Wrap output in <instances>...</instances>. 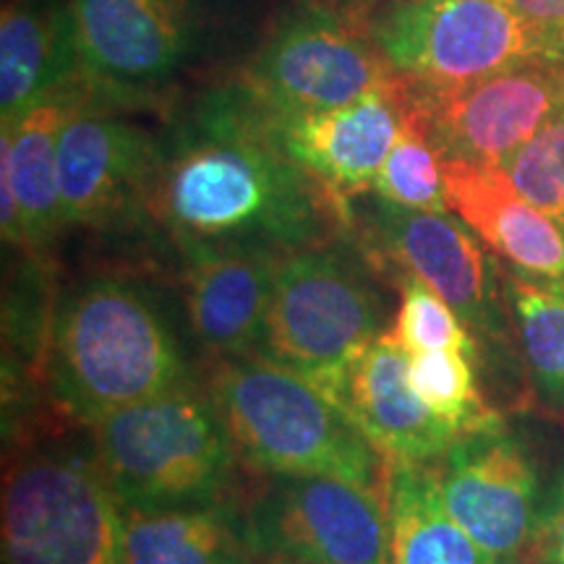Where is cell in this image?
Returning <instances> with one entry per match:
<instances>
[{
    "label": "cell",
    "mask_w": 564,
    "mask_h": 564,
    "mask_svg": "<svg viewBox=\"0 0 564 564\" xmlns=\"http://www.w3.org/2000/svg\"><path fill=\"white\" fill-rule=\"evenodd\" d=\"M144 215L175 243H253L282 253L333 243L350 223L348 204L278 150L236 84L196 97L160 139Z\"/></svg>",
    "instance_id": "obj_1"
},
{
    "label": "cell",
    "mask_w": 564,
    "mask_h": 564,
    "mask_svg": "<svg viewBox=\"0 0 564 564\" xmlns=\"http://www.w3.org/2000/svg\"><path fill=\"white\" fill-rule=\"evenodd\" d=\"M47 377L58 405L82 423L192 382L171 319L147 288L123 278H91L63 295Z\"/></svg>",
    "instance_id": "obj_2"
},
{
    "label": "cell",
    "mask_w": 564,
    "mask_h": 564,
    "mask_svg": "<svg viewBox=\"0 0 564 564\" xmlns=\"http://www.w3.org/2000/svg\"><path fill=\"white\" fill-rule=\"evenodd\" d=\"M257 476H329L387 491L390 465L319 387L264 356L217 358L204 382Z\"/></svg>",
    "instance_id": "obj_3"
},
{
    "label": "cell",
    "mask_w": 564,
    "mask_h": 564,
    "mask_svg": "<svg viewBox=\"0 0 564 564\" xmlns=\"http://www.w3.org/2000/svg\"><path fill=\"white\" fill-rule=\"evenodd\" d=\"M91 426V455L123 507L230 499L238 457L207 387L194 382L118 408Z\"/></svg>",
    "instance_id": "obj_4"
},
{
    "label": "cell",
    "mask_w": 564,
    "mask_h": 564,
    "mask_svg": "<svg viewBox=\"0 0 564 564\" xmlns=\"http://www.w3.org/2000/svg\"><path fill=\"white\" fill-rule=\"evenodd\" d=\"M324 243L280 259L259 356L285 366L340 405L361 356L384 329V299L361 259Z\"/></svg>",
    "instance_id": "obj_5"
},
{
    "label": "cell",
    "mask_w": 564,
    "mask_h": 564,
    "mask_svg": "<svg viewBox=\"0 0 564 564\" xmlns=\"http://www.w3.org/2000/svg\"><path fill=\"white\" fill-rule=\"evenodd\" d=\"M361 24L392 74L419 95L468 87L523 63L556 61L510 0H382Z\"/></svg>",
    "instance_id": "obj_6"
},
{
    "label": "cell",
    "mask_w": 564,
    "mask_h": 564,
    "mask_svg": "<svg viewBox=\"0 0 564 564\" xmlns=\"http://www.w3.org/2000/svg\"><path fill=\"white\" fill-rule=\"evenodd\" d=\"M121 523L95 455L32 453L6 470L3 564H123Z\"/></svg>",
    "instance_id": "obj_7"
},
{
    "label": "cell",
    "mask_w": 564,
    "mask_h": 564,
    "mask_svg": "<svg viewBox=\"0 0 564 564\" xmlns=\"http://www.w3.org/2000/svg\"><path fill=\"white\" fill-rule=\"evenodd\" d=\"M392 82L398 76L361 21L314 0L274 21L236 87L262 112L299 116L340 108Z\"/></svg>",
    "instance_id": "obj_8"
},
{
    "label": "cell",
    "mask_w": 564,
    "mask_h": 564,
    "mask_svg": "<svg viewBox=\"0 0 564 564\" xmlns=\"http://www.w3.org/2000/svg\"><path fill=\"white\" fill-rule=\"evenodd\" d=\"M241 505L262 564H390L387 491L329 476H259Z\"/></svg>",
    "instance_id": "obj_9"
},
{
    "label": "cell",
    "mask_w": 564,
    "mask_h": 564,
    "mask_svg": "<svg viewBox=\"0 0 564 564\" xmlns=\"http://www.w3.org/2000/svg\"><path fill=\"white\" fill-rule=\"evenodd\" d=\"M432 470L444 510L491 560L531 552L549 505L531 449L502 419L457 436Z\"/></svg>",
    "instance_id": "obj_10"
},
{
    "label": "cell",
    "mask_w": 564,
    "mask_h": 564,
    "mask_svg": "<svg viewBox=\"0 0 564 564\" xmlns=\"http://www.w3.org/2000/svg\"><path fill=\"white\" fill-rule=\"evenodd\" d=\"M364 257L379 270L426 282L440 293L470 333L494 335L502 329L494 264L484 241L455 212H419L373 196L361 217Z\"/></svg>",
    "instance_id": "obj_11"
},
{
    "label": "cell",
    "mask_w": 564,
    "mask_h": 564,
    "mask_svg": "<svg viewBox=\"0 0 564 564\" xmlns=\"http://www.w3.org/2000/svg\"><path fill=\"white\" fill-rule=\"evenodd\" d=\"M82 74L102 102H139L194 51L188 0H68Z\"/></svg>",
    "instance_id": "obj_12"
},
{
    "label": "cell",
    "mask_w": 564,
    "mask_h": 564,
    "mask_svg": "<svg viewBox=\"0 0 564 564\" xmlns=\"http://www.w3.org/2000/svg\"><path fill=\"white\" fill-rule=\"evenodd\" d=\"M160 162V137L91 97L70 112L58 141L61 223L66 228H105L144 215Z\"/></svg>",
    "instance_id": "obj_13"
},
{
    "label": "cell",
    "mask_w": 564,
    "mask_h": 564,
    "mask_svg": "<svg viewBox=\"0 0 564 564\" xmlns=\"http://www.w3.org/2000/svg\"><path fill=\"white\" fill-rule=\"evenodd\" d=\"M413 95L442 158L502 165L564 108V63L533 61L453 91Z\"/></svg>",
    "instance_id": "obj_14"
},
{
    "label": "cell",
    "mask_w": 564,
    "mask_h": 564,
    "mask_svg": "<svg viewBox=\"0 0 564 564\" xmlns=\"http://www.w3.org/2000/svg\"><path fill=\"white\" fill-rule=\"evenodd\" d=\"M408 102L411 89L398 79L333 110L299 116L257 110L278 150L348 204L371 194L373 178L403 129Z\"/></svg>",
    "instance_id": "obj_15"
},
{
    "label": "cell",
    "mask_w": 564,
    "mask_h": 564,
    "mask_svg": "<svg viewBox=\"0 0 564 564\" xmlns=\"http://www.w3.org/2000/svg\"><path fill=\"white\" fill-rule=\"evenodd\" d=\"M183 301L196 340L217 358L259 356L282 251L183 241Z\"/></svg>",
    "instance_id": "obj_16"
},
{
    "label": "cell",
    "mask_w": 564,
    "mask_h": 564,
    "mask_svg": "<svg viewBox=\"0 0 564 564\" xmlns=\"http://www.w3.org/2000/svg\"><path fill=\"white\" fill-rule=\"evenodd\" d=\"M340 405L387 465H432L465 432L413 390L408 352L379 337L345 384Z\"/></svg>",
    "instance_id": "obj_17"
},
{
    "label": "cell",
    "mask_w": 564,
    "mask_h": 564,
    "mask_svg": "<svg viewBox=\"0 0 564 564\" xmlns=\"http://www.w3.org/2000/svg\"><path fill=\"white\" fill-rule=\"evenodd\" d=\"M449 212L518 272L564 278V230L525 199L499 165L442 158Z\"/></svg>",
    "instance_id": "obj_18"
},
{
    "label": "cell",
    "mask_w": 564,
    "mask_h": 564,
    "mask_svg": "<svg viewBox=\"0 0 564 564\" xmlns=\"http://www.w3.org/2000/svg\"><path fill=\"white\" fill-rule=\"evenodd\" d=\"M97 97L87 79L51 91L0 133V178L13 186L24 223V251H40L63 230L58 141L70 112Z\"/></svg>",
    "instance_id": "obj_19"
},
{
    "label": "cell",
    "mask_w": 564,
    "mask_h": 564,
    "mask_svg": "<svg viewBox=\"0 0 564 564\" xmlns=\"http://www.w3.org/2000/svg\"><path fill=\"white\" fill-rule=\"evenodd\" d=\"M84 79L68 6L6 0L0 17V121L13 123L51 91Z\"/></svg>",
    "instance_id": "obj_20"
},
{
    "label": "cell",
    "mask_w": 564,
    "mask_h": 564,
    "mask_svg": "<svg viewBox=\"0 0 564 564\" xmlns=\"http://www.w3.org/2000/svg\"><path fill=\"white\" fill-rule=\"evenodd\" d=\"M123 564H262L241 502L123 507Z\"/></svg>",
    "instance_id": "obj_21"
},
{
    "label": "cell",
    "mask_w": 564,
    "mask_h": 564,
    "mask_svg": "<svg viewBox=\"0 0 564 564\" xmlns=\"http://www.w3.org/2000/svg\"><path fill=\"white\" fill-rule=\"evenodd\" d=\"M390 564H491L444 510L432 465H394L387 484Z\"/></svg>",
    "instance_id": "obj_22"
},
{
    "label": "cell",
    "mask_w": 564,
    "mask_h": 564,
    "mask_svg": "<svg viewBox=\"0 0 564 564\" xmlns=\"http://www.w3.org/2000/svg\"><path fill=\"white\" fill-rule=\"evenodd\" d=\"M518 343L541 405L564 413V278L505 274Z\"/></svg>",
    "instance_id": "obj_23"
},
{
    "label": "cell",
    "mask_w": 564,
    "mask_h": 564,
    "mask_svg": "<svg viewBox=\"0 0 564 564\" xmlns=\"http://www.w3.org/2000/svg\"><path fill=\"white\" fill-rule=\"evenodd\" d=\"M371 196L403 209L449 212L447 196H444L442 152L434 144L426 116L413 91L403 129L373 178Z\"/></svg>",
    "instance_id": "obj_24"
},
{
    "label": "cell",
    "mask_w": 564,
    "mask_h": 564,
    "mask_svg": "<svg viewBox=\"0 0 564 564\" xmlns=\"http://www.w3.org/2000/svg\"><path fill=\"white\" fill-rule=\"evenodd\" d=\"M463 350H421L408 352V377L423 403L453 421L463 432L499 421L478 394L474 366Z\"/></svg>",
    "instance_id": "obj_25"
},
{
    "label": "cell",
    "mask_w": 564,
    "mask_h": 564,
    "mask_svg": "<svg viewBox=\"0 0 564 564\" xmlns=\"http://www.w3.org/2000/svg\"><path fill=\"white\" fill-rule=\"evenodd\" d=\"M398 312L382 335L387 343L398 345L405 352L463 350L474 356V335L440 293L411 274H398Z\"/></svg>",
    "instance_id": "obj_26"
},
{
    "label": "cell",
    "mask_w": 564,
    "mask_h": 564,
    "mask_svg": "<svg viewBox=\"0 0 564 564\" xmlns=\"http://www.w3.org/2000/svg\"><path fill=\"white\" fill-rule=\"evenodd\" d=\"M499 167L528 202L564 230V108Z\"/></svg>",
    "instance_id": "obj_27"
},
{
    "label": "cell",
    "mask_w": 564,
    "mask_h": 564,
    "mask_svg": "<svg viewBox=\"0 0 564 564\" xmlns=\"http://www.w3.org/2000/svg\"><path fill=\"white\" fill-rule=\"evenodd\" d=\"M510 3L544 37L556 61L564 63V0H510Z\"/></svg>",
    "instance_id": "obj_28"
},
{
    "label": "cell",
    "mask_w": 564,
    "mask_h": 564,
    "mask_svg": "<svg viewBox=\"0 0 564 564\" xmlns=\"http://www.w3.org/2000/svg\"><path fill=\"white\" fill-rule=\"evenodd\" d=\"M531 554L539 564H564V486L546 507Z\"/></svg>",
    "instance_id": "obj_29"
},
{
    "label": "cell",
    "mask_w": 564,
    "mask_h": 564,
    "mask_svg": "<svg viewBox=\"0 0 564 564\" xmlns=\"http://www.w3.org/2000/svg\"><path fill=\"white\" fill-rule=\"evenodd\" d=\"M316 3L329 6V9L340 11L343 17H348L352 21H364L379 3H382V0H316Z\"/></svg>",
    "instance_id": "obj_30"
},
{
    "label": "cell",
    "mask_w": 564,
    "mask_h": 564,
    "mask_svg": "<svg viewBox=\"0 0 564 564\" xmlns=\"http://www.w3.org/2000/svg\"><path fill=\"white\" fill-rule=\"evenodd\" d=\"M491 564H539L531 552L514 554V556H502V560H494Z\"/></svg>",
    "instance_id": "obj_31"
}]
</instances>
